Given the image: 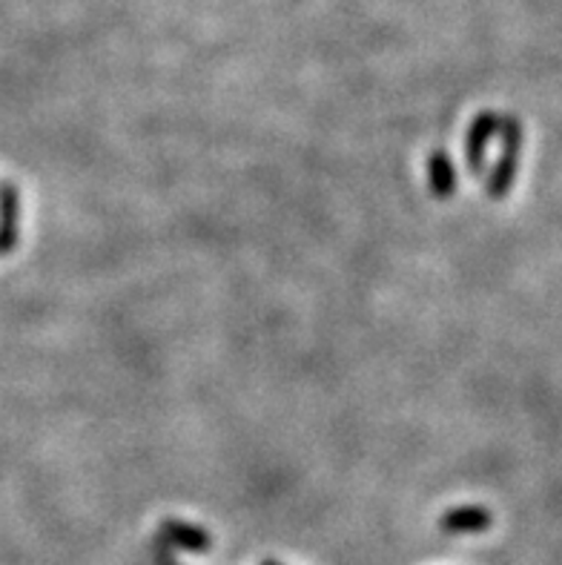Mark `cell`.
Masks as SVG:
<instances>
[{"instance_id":"1","label":"cell","mask_w":562,"mask_h":565,"mask_svg":"<svg viewBox=\"0 0 562 565\" xmlns=\"http://www.w3.org/2000/svg\"><path fill=\"white\" fill-rule=\"evenodd\" d=\"M499 129H503V152H499V161L491 170V179L485 181V193L491 199H505L508 190L517 181L519 172V156H522V124L514 115H505L499 121Z\"/></svg>"},{"instance_id":"2","label":"cell","mask_w":562,"mask_h":565,"mask_svg":"<svg viewBox=\"0 0 562 565\" xmlns=\"http://www.w3.org/2000/svg\"><path fill=\"white\" fill-rule=\"evenodd\" d=\"M499 115L494 110H482L465 135V165L471 172L485 170V152H488V144L496 133H499Z\"/></svg>"},{"instance_id":"3","label":"cell","mask_w":562,"mask_h":565,"mask_svg":"<svg viewBox=\"0 0 562 565\" xmlns=\"http://www.w3.org/2000/svg\"><path fill=\"white\" fill-rule=\"evenodd\" d=\"M158 543L167 545V549L190 551V554H207L213 549V536L193 522L164 520L161 529H158Z\"/></svg>"},{"instance_id":"4","label":"cell","mask_w":562,"mask_h":565,"mask_svg":"<svg viewBox=\"0 0 562 565\" xmlns=\"http://www.w3.org/2000/svg\"><path fill=\"white\" fill-rule=\"evenodd\" d=\"M21 238V193L12 181L0 184V256L12 253Z\"/></svg>"},{"instance_id":"5","label":"cell","mask_w":562,"mask_h":565,"mask_svg":"<svg viewBox=\"0 0 562 565\" xmlns=\"http://www.w3.org/2000/svg\"><path fill=\"white\" fill-rule=\"evenodd\" d=\"M491 511L482 506H459L439 517V529L445 534H482L491 529Z\"/></svg>"},{"instance_id":"6","label":"cell","mask_w":562,"mask_h":565,"mask_svg":"<svg viewBox=\"0 0 562 565\" xmlns=\"http://www.w3.org/2000/svg\"><path fill=\"white\" fill-rule=\"evenodd\" d=\"M428 176H430V193L437 199H451L457 193V167L445 149H434L428 158Z\"/></svg>"},{"instance_id":"7","label":"cell","mask_w":562,"mask_h":565,"mask_svg":"<svg viewBox=\"0 0 562 565\" xmlns=\"http://www.w3.org/2000/svg\"><path fill=\"white\" fill-rule=\"evenodd\" d=\"M153 557H156V565H181L176 557H172V549H167V545H161V543H156Z\"/></svg>"},{"instance_id":"8","label":"cell","mask_w":562,"mask_h":565,"mask_svg":"<svg viewBox=\"0 0 562 565\" xmlns=\"http://www.w3.org/2000/svg\"><path fill=\"white\" fill-rule=\"evenodd\" d=\"M259 565H281V563H276V560H261Z\"/></svg>"}]
</instances>
